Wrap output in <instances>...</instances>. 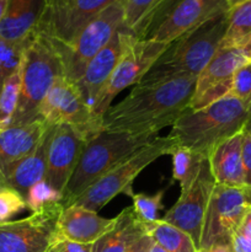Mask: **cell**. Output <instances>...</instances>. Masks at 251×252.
Wrapping results in <instances>:
<instances>
[{"mask_svg":"<svg viewBox=\"0 0 251 252\" xmlns=\"http://www.w3.org/2000/svg\"><path fill=\"white\" fill-rule=\"evenodd\" d=\"M157 134H132L126 132L102 130L86 143L73 176L63 192V208L74 202L96 181L105 176L138 149L157 138Z\"/></svg>","mask_w":251,"mask_h":252,"instance_id":"cell-5","label":"cell"},{"mask_svg":"<svg viewBox=\"0 0 251 252\" xmlns=\"http://www.w3.org/2000/svg\"><path fill=\"white\" fill-rule=\"evenodd\" d=\"M7 4H9V0H0V24H1L5 12H6Z\"/></svg>","mask_w":251,"mask_h":252,"instance_id":"cell-39","label":"cell"},{"mask_svg":"<svg viewBox=\"0 0 251 252\" xmlns=\"http://www.w3.org/2000/svg\"><path fill=\"white\" fill-rule=\"evenodd\" d=\"M244 1H246V0H226L229 9H233V7L238 6L239 4H241V2H244Z\"/></svg>","mask_w":251,"mask_h":252,"instance_id":"cell-41","label":"cell"},{"mask_svg":"<svg viewBox=\"0 0 251 252\" xmlns=\"http://www.w3.org/2000/svg\"><path fill=\"white\" fill-rule=\"evenodd\" d=\"M46 128L47 123L37 121L29 126L0 129V182L12 165L33 152Z\"/></svg>","mask_w":251,"mask_h":252,"instance_id":"cell-20","label":"cell"},{"mask_svg":"<svg viewBox=\"0 0 251 252\" xmlns=\"http://www.w3.org/2000/svg\"><path fill=\"white\" fill-rule=\"evenodd\" d=\"M56 126L47 125L38 144L33 152L30 153L24 159L12 165L0 182V189H10L20 194L26 202L30 189L41 181H44L47 169V155L49 143L53 135Z\"/></svg>","mask_w":251,"mask_h":252,"instance_id":"cell-17","label":"cell"},{"mask_svg":"<svg viewBox=\"0 0 251 252\" xmlns=\"http://www.w3.org/2000/svg\"><path fill=\"white\" fill-rule=\"evenodd\" d=\"M244 129H245L246 132L251 135V115H250V117H249V120H248V122H246L245 128H244Z\"/></svg>","mask_w":251,"mask_h":252,"instance_id":"cell-42","label":"cell"},{"mask_svg":"<svg viewBox=\"0 0 251 252\" xmlns=\"http://www.w3.org/2000/svg\"><path fill=\"white\" fill-rule=\"evenodd\" d=\"M241 158H243L244 182H245V186L251 189V135L245 129L243 130Z\"/></svg>","mask_w":251,"mask_h":252,"instance_id":"cell-35","label":"cell"},{"mask_svg":"<svg viewBox=\"0 0 251 252\" xmlns=\"http://www.w3.org/2000/svg\"><path fill=\"white\" fill-rule=\"evenodd\" d=\"M251 105L225 95L199 110H187L172 125L170 137L177 145L208 159L214 148L245 128Z\"/></svg>","mask_w":251,"mask_h":252,"instance_id":"cell-2","label":"cell"},{"mask_svg":"<svg viewBox=\"0 0 251 252\" xmlns=\"http://www.w3.org/2000/svg\"><path fill=\"white\" fill-rule=\"evenodd\" d=\"M149 252H167L166 250H165L164 248H161V246L159 245V244H157L154 241V244L152 245V248H150Z\"/></svg>","mask_w":251,"mask_h":252,"instance_id":"cell-40","label":"cell"},{"mask_svg":"<svg viewBox=\"0 0 251 252\" xmlns=\"http://www.w3.org/2000/svg\"><path fill=\"white\" fill-rule=\"evenodd\" d=\"M113 1L116 0H68L59 9L39 17L34 32L69 44L91 20Z\"/></svg>","mask_w":251,"mask_h":252,"instance_id":"cell-14","label":"cell"},{"mask_svg":"<svg viewBox=\"0 0 251 252\" xmlns=\"http://www.w3.org/2000/svg\"><path fill=\"white\" fill-rule=\"evenodd\" d=\"M61 202L48 203L20 220L0 224V252H46L58 236Z\"/></svg>","mask_w":251,"mask_h":252,"instance_id":"cell-11","label":"cell"},{"mask_svg":"<svg viewBox=\"0 0 251 252\" xmlns=\"http://www.w3.org/2000/svg\"><path fill=\"white\" fill-rule=\"evenodd\" d=\"M39 120L47 125H68L86 142L103 130V118L94 113L75 81L62 76L52 85L39 107Z\"/></svg>","mask_w":251,"mask_h":252,"instance_id":"cell-9","label":"cell"},{"mask_svg":"<svg viewBox=\"0 0 251 252\" xmlns=\"http://www.w3.org/2000/svg\"><path fill=\"white\" fill-rule=\"evenodd\" d=\"M112 224L113 218H102L97 212L71 204L62 209L57 221V233L58 236L66 240L93 245L112 226Z\"/></svg>","mask_w":251,"mask_h":252,"instance_id":"cell-19","label":"cell"},{"mask_svg":"<svg viewBox=\"0 0 251 252\" xmlns=\"http://www.w3.org/2000/svg\"><path fill=\"white\" fill-rule=\"evenodd\" d=\"M225 11H229L226 0H182L147 38L170 44Z\"/></svg>","mask_w":251,"mask_h":252,"instance_id":"cell-16","label":"cell"},{"mask_svg":"<svg viewBox=\"0 0 251 252\" xmlns=\"http://www.w3.org/2000/svg\"><path fill=\"white\" fill-rule=\"evenodd\" d=\"M229 95L251 105V63L245 64L234 73Z\"/></svg>","mask_w":251,"mask_h":252,"instance_id":"cell-31","label":"cell"},{"mask_svg":"<svg viewBox=\"0 0 251 252\" xmlns=\"http://www.w3.org/2000/svg\"><path fill=\"white\" fill-rule=\"evenodd\" d=\"M27 208L25 199L10 189H0V224L11 221L10 219Z\"/></svg>","mask_w":251,"mask_h":252,"instance_id":"cell-32","label":"cell"},{"mask_svg":"<svg viewBox=\"0 0 251 252\" xmlns=\"http://www.w3.org/2000/svg\"><path fill=\"white\" fill-rule=\"evenodd\" d=\"M196 80L187 78L157 85H135L123 100L106 111L103 130L157 134L188 110Z\"/></svg>","mask_w":251,"mask_h":252,"instance_id":"cell-1","label":"cell"},{"mask_svg":"<svg viewBox=\"0 0 251 252\" xmlns=\"http://www.w3.org/2000/svg\"><path fill=\"white\" fill-rule=\"evenodd\" d=\"M42 7L43 0H9L0 24V37L12 43L27 41L36 30Z\"/></svg>","mask_w":251,"mask_h":252,"instance_id":"cell-23","label":"cell"},{"mask_svg":"<svg viewBox=\"0 0 251 252\" xmlns=\"http://www.w3.org/2000/svg\"><path fill=\"white\" fill-rule=\"evenodd\" d=\"M251 63V37L241 43L220 48L196 80L189 110H199L228 95L234 73Z\"/></svg>","mask_w":251,"mask_h":252,"instance_id":"cell-12","label":"cell"},{"mask_svg":"<svg viewBox=\"0 0 251 252\" xmlns=\"http://www.w3.org/2000/svg\"><path fill=\"white\" fill-rule=\"evenodd\" d=\"M27 41L21 42V43H12L0 37V86L5 78L20 65L22 52Z\"/></svg>","mask_w":251,"mask_h":252,"instance_id":"cell-30","label":"cell"},{"mask_svg":"<svg viewBox=\"0 0 251 252\" xmlns=\"http://www.w3.org/2000/svg\"><path fill=\"white\" fill-rule=\"evenodd\" d=\"M181 1L182 0H165V1L161 4V6H160L159 9H157V11L154 14V16H153L152 21H150V25H149V29H148L147 36L155 29V27L157 26V25L160 24V22L162 21V20L165 19V17L167 16V15L170 14V12L172 11V9H174V7ZM147 36H145V38H147Z\"/></svg>","mask_w":251,"mask_h":252,"instance_id":"cell-36","label":"cell"},{"mask_svg":"<svg viewBox=\"0 0 251 252\" xmlns=\"http://www.w3.org/2000/svg\"><path fill=\"white\" fill-rule=\"evenodd\" d=\"M21 91V62L0 86V129L7 128L19 103Z\"/></svg>","mask_w":251,"mask_h":252,"instance_id":"cell-27","label":"cell"},{"mask_svg":"<svg viewBox=\"0 0 251 252\" xmlns=\"http://www.w3.org/2000/svg\"><path fill=\"white\" fill-rule=\"evenodd\" d=\"M46 252H93L91 244H79L57 236Z\"/></svg>","mask_w":251,"mask_h":252,"instance_id":"cell-34","label":"cell"},{"mask_svg":"<svg viewBox=\"0 0 251 252\" xmlns=\"http://www.w3.org/2000/svg\"><path fill=\"white\" fill-rule=\"evenodd\" d=\"M243 130L217 145L209 155V167L217 185L245 186L241 158Z\"/></svg>","mask_w":251,"mask_h":252,"instance_id":"cell-22","label":"cell"},{"mask_svg":"<svg viewBox=\"0 0 251 252\" xmlns=\"http://www.w3.org/2000/svg\"><path fill=\"white\" fill-rule=\"evenodd\" d=\"M214 186L216 181L209 167V161L204 159L201 162L196 179L188 187L181 189L180 198L161 218L165 223L188 234L197 249H199L204 214Z\"/></svg>","mask_w":251,"mask_h":252,"instance_id":"cell-13","label":"cell"},{"mask_svg":"<svg viewBox=\"0 0 251 252\" xmlns=\"http://www.w3.org/2000/svg\"><path fill=\"white\" fill-rule=\"evenodd\" d=\"M165 0H122L125 29L138 38H145L150 21Z\"/></svg>","mask_w":251,"mask_h":252,"instance_id":"cell-24","label":"cell"},{"mask_svg":"<svg viewBox=\"0 0 251 252\" xmlns=\"http://www.w3.org/2000/svg\"><path fill=\"white\" fill-rule=\"evenodd\" d=\"M64 75L59 52L48 37L34 32L21 56V91L9 127H22L39 120V107L52 85Z\"/></svg>","mask_w":251,"mask_h":252,"instance_id":"cell-4","label":"cell"},{"mask_svg":"<svg viewBox=\"0 0 251 252\" xmlns=\"http://www.w3.org/2000/svg\"><path fill=\"white\" fill-rule=\"evenodd\" d=\"M123 27V2L122 0H116L91 20L71 43L63 44L51 38L63 62L64 75L76 83L83 76L86 66L94 57H96Z\"/></svg>","mask_w":251,"mask_h":252,"instance_id":"cell-7","label":"cell"},{"mask_svg":"<svg viewBox=\"0 0 251 252\" xmlns=\"http://www.w3.org/2000/svg\"><path fill=\"white\" fill-rule=\"evenodd\" d=\"M198 252H234L230 243H217L207 249H199Z\"/></svg>","mask_w":251,"mask_h":252,"instance_id":"cell-38","label":"cell"},{"mask_svg":"<svg viewBox=\"0 0 251 252\" xmlns=\"http://www.w3.org/2000/svg\"><path fill=\"white\" fill-rule=\"evenodd\" d=\"M165 189L157 192L153 196L143 193H133L129 192L128 196L133 199V209L137 213V216L142 219L144 223H153L155 220H159L157 216L159 212L164 208L162 206V197H164Z\"/></svg>","mask_w":251,"mask_h":252,"instance_id":"cell-29","label":"cell"},{"mask_svg":"<svg viewBox=\"0 0 251 252\" xmlns=\"http://www.w3.org/2000/svg\"><path fill=\"white\" fill-rule=\"evenodd\" d=\"M172 157V179L180 184V189L188 187L198 174L203 158L193 154L191 150L176 144Z\"/></svg>","mask_w":251,"mask_h":252,"instance_id":"cell-28","label":"cell"},{"mask_svg":"<svg viewBox=\"0 0 251 252\" xmlns=\"http://www.w3.org/2000/svg\"><path fill=\"white\" fill-rule=\"evenodd\" d=\"M123 31L121 29L110 42L94 57L84 71L83 76L76 81L84 98L91 110L96 101L105 90L106 85L112 76L123 51Z\"/></svg>","mask_w":251,"mask_h":252,"instance_id":"cell-18","label":"cell"},{"mask_svg":"<svg viewBox=\"0 0 251 252\" xmlns=\"http://www.w3.org/2000/svg\"><path fill=\"white\" fill-rule=\"evenodd\" d=\"M226 27L228 11L208 20L202 26L170 43L137 85L148 86L177 79H197L218 51Z\"/></svg>","mask_w":251,"mask_h":252,"instance_id":"cell-3","label":"cell"},{"mask_svg":"<svg viewBox=\"0 0 251 252\" xmlns=\"http://www.w3.org/2000/svg\"><path fill=\"white\" fill-rule=\"evenodd\" d=\"M251 37V0L229 9L228 27L220 42V48L235 46Z\"/></svg>","mask_w":251,"mask_h":252,"instance_id":"cell-26","label":"cell"},{"mask_svg":"<svg viewBox=\"0 0 251 252\" xmlns=\"http://www.w3.org/2000/svg\"><path fill=\"white\" fill-rule=\"evenodd\" d=\"M147 234V223L133 207H128L113 218L112 226L93 244V252H129Z\"/></svg>","mask_w":251,"mask_h":252,"instance_id":"cell-21","label":"cell"},{"mask_svg":"<svg viewBox=\"0 0 251 252\" xmlns=\"http://www.w3.org/2000/svg\"><path fill=\"white\" fill-rule=\"evenodd\" d=\"M153 244H154V239H153L149 234H147V235L143 236V238L133 246L132 250L129 252H149Z\"/></svg>","mask_w":251,"mask_h":252,"instance_id":"cell-37","label":"cell"},{"mask_svg":"<svg viewBox=\"0 0 251 252\" xmlns=\"http://www.w3.org/2000/svg\"><path fill=\"white\" fill-rule=\"evenodd\" d=\"M86 140L68 125H57L52 135L47 155L44 182L47 186L63 197V192L73 176Z\"/></svg>","mask_w":251,"mask_h":252,"instance_id":"cell-15","label":"cell"},{"mask_svg":"<svg viewBox=\"0 0 251 252\" xmlns=\"http://www.w3.org/2000/svg\"><path fill=\"white\" fill-rule=\"evenodd\" d=\"M249 209H251L250 187L216 184L204 214L199 249H207L217 243H230L234 231Z\"/></svg>","mask_w":251,"mask_h":252,"instance_id":"cell-10","label":"cell"},{"mask_svg":"<svg viewBox=\"0 0 251 252\" xmlns=\"http://www.w3.org/2000/svg\"><path fill=\"white\" fill-rule=\"evenodd\" d=\"M148 234L167 252H198L193 240L181 229L165 223L161 219L147 223Z\"/></svg>","mask_w":251,"mask_h":252,"instance_id":"cell-25","label":"cell"},{"mask_svg":"<svg viewBox=\"0 0 251 252\" xmlns=\"http://www.w3.org/2000/svg\"><path fill=\"white\" fill-rule=\"evenodd\" d=\"M167 47L169 44L161 42L138 38L125 29L122 56L105 90L94 106V113L103 118L106 111L112 105L113 98L129 86L137 85Z\"/></svg>","mask_w":251,"mask_h":252,"instance_id":"cell-8","label":"cell"},{"mask_svg":"<svg viewBox=\"0 0 251 252\" xmlns=\"http://www.w3.org/2000/svg\"><path fill=\"white\" fill-rule=\"evenodd\" d=\"M230 243L234 252H251V209L234 231Z\"/></svg>","mask_w":251,"mask_h":252,"instance_id":"cell-33","label":"cell"},{"mask_svg":"<svg viewBox=\"0 0 251 252\" xmlns=\"http://www.w3.org/2000/svg\"><path fill=\"white\" fill-rule=\"evenodd\" d=\"M175 147L176 142L170 135L157 137L91 185L74 204L94 212L101 211L120 193L128 194L132 192V182L135 177L160 157L171 155Z\"/></svg>","mask_w":251,"mask_h":252,"instance_id":"cell-6","label":"cell"}]
</instances>
